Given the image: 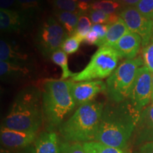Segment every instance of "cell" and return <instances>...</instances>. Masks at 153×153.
Segmentation results:
<instances>
[{"mask_svg":"<svg viewBox=\"0 0 153 153\" xmlns=\"http://www.w3.org/2000/svg\"><path fill=\"white\" fill-rule=\"evenodd\" d=\"M152 72L147 67L141 66L137 70L129 101L135 110L141 113L152 100Z\"/></svg>","mask_w":153,"mask_h":153,"instance_id":"8","label":"cell"},{"mask_svg":"<svg viewBox=\"0 0 153 153\" xmlns=\"http://www.w3.org/2000/svg\"><path fill=\"white\" fill-rule=\"evenodd\" d=\"M53 5L57 11H70L82 14L77 0H53Z\"/></svg>","mask_w":153,"mask_h":153,"instance_id":"25","label":"cell"},{"mask_svg":"<svg viewBox=\"0 0 153 153\" xmlns=\"http://www.w3.org/2000/svg\"><path fill=\"white\" fill-rule=\"evenodd\" d=\"M140 115L129 101L120 103L110 101L103 110L96 141L115 148H126Z\"/></svg>","mask_w":153,"mask_h":153,"instance_id":"1","label":"cell"},{"mask_svg":"<svg viewBox=\"0 0 153 153\" xmlns=\"http://www.w3.org/2000/svg\"><path fill=\"white\" fill-rule=\"evenodd\" d=\"M133 133L135 145L153 142V103L141 111Z\"/></svg>","mask_w":153,"mask_h":153,"instance_id":"12","label":"cell"},{"mask_svg":"<svg viewBox=\"0 0 153 153\" xmlns=\"http://www.w3.org/2000/svg\"><path fill=\"white\" fill-rule=\"evenodd\" d=\"M129 32L128 28L126 23L120 17L114 24L109 25L108 31L105 37L102 40L97 42L96 45L99 47L111 46L115 45L119 40Z\"/></svg>","mask_w":153,"mask_h":153,"instance_id":"18","label":"cell"},{"mask_svg":"<svg viewBox=\"0 0 153 153\" xmlns=\"http://www.w3.org/2000/svg\"><path fill=\"white\" fill-rule=\"evenodd\" d=\"M91 21L89 16L85 14L79 15V21L73 36H76L82 42H84L86 36L91 29Z\"/></svg>","mask_w":153,"mask_h":153,"instance_id":"24","label":"cell"},{"mask_svg":"<svg viewBox=\"0 0 153 153\" xmlns=\"http://www.w3.org/2000/svg\"><path fill=\"white\" fill-rule=\"evenodd\" d=\"M51 59L55 65L60 66L62 69L61 80H65L68 77H72L74 73H72L68 68V54L65 52H64L61 48L57 50L53 53Z\"/></svg>","mask_w":153,"mask_h":153,"instance_id":"20","label":"cell"},{"mask_svg":"<svg viewBox=\"0 0 153 153\" xmlns=\"http://www.w3.org/2000/svg\"><path fill=\"white\" fill-rule=\"evenodd\" d=\"M120 57L113 47H99L86 68L78 73H74L71 80L77 82L105 79L116 70Z\"/></svg>","mask_w":153,"mask_h":153,"instance_id":"6","label":"cell"},{"mask_svg":"<svg viewBox=\"0 0 153 153\" xmlns=\"http://www.w3.org/2000/svg\"><path fill=\"white\" fill-rule=\"evenodd\" d=\"M0 153H36L34 146H29L26 148L18 149V150H9L1 148Z\"/></svg>","mask_w":153,"mask_h":153,"instance_id":"33","label":"cell"},{"mask_svg":"<svg viewBox=\"0 0 153 153\" xmlns=\"http://www.w3.org/2000/svg\"><path fill=\"white\" fill-rule=\"evenodd\" d=\"M152 40H153V36H152Z\"/></svg>","mask_w":153,"mask_h":153,"instance_id":"40","label":"cell"},{"mask_svg":"<svg viewBox=\"0 0 153 153\" xmlns=\"http://www.w3.org/2000/svg\"><path fill=\"white\" fill-rule=\"evenodd\" d=\"M42 104L47 123L53 127H59L76 106L70 91V81L46 80L42 91Z\"/></svg>","mask_w":153,"mask_h":153,"instance_id":"4","label":"cell"},{"mask_svg":"<svg viewBox=\"0 0 153 153\" xmlns=\"http://www.w3.org/2000/svg\"><path fill=\"white\" fill-rule=\"evenodd\" d=\"M119 17L117 14L108 15L100 10H89V18L93 24L111 25L117 22Z\"/></svg>","mask_w":153,"mask_h":153,"instance_id":"22","label":"cell"},{"mask_svg":"<svg viewBox=\"0 0 153 153\" xmlns=\"http://www.w3.org/2000/svg\"><path fill=\"white\" fill-rule=\"evenodd\" d=\"M0 59L1 61L28 65V55L19 49L14 44L1 39L0 41Z\"/></svg>","mask_w":153,"mask_h":153,"instance_id":"16","label":"cell"},{"mask_svg":"<svg viewBox=\"0 0 153 153\" xmlns=\"http://www.w3.org/2000/svg\"><path fill=\"white\" fill-rule=\"evenodd\" d=\"M104 108V104L98 101L79 106L71 117L59 126L61 135L68 142L96 141Z\"/></svg>","mask_w":153,"mask_h":153,"instance_id":"3","label":"cell"},{"mask_svg":"<svg viewBox=\"0 0 153 153\" xmlns=\"http://www.w3.org/2000/svg\"><path fill=\"white\" fill-rule=\"evenodd\" d=\"M84 146L87 153H130L126 148H115L97 141L85 143Z\"/></svg>","mask_w":153,"mask_h":153,"instance_id":"21","label":"cell"},{"mask_svg":"<svg viewBox=\"0 0 153 153\" xmlns=\"http://www.w3.org/2000/svg\"><path fill=\"white\" fill-rule=\"evenodd\" d=\"M108 26H109V25L107 24H93L91 29L98 33L99 38H100L99 41H100L106 36L108 29Z\"/></svg>","mask_w":153,"mask_h":153,"instance_id":"31","label":"cell"},{"mask_svg":"<svg viewBox=\"0 0 153 153\" xmlns=\"http://www.w3.org/2000/svg\"><path fill=\"white\" fill-rule=\"evenodd\" d=\"M79 3L87 4L91 5L94 2V0H77Z\"/></svg>","mask_w":153,"mask_h":153,"instance_id":"37","label":"cell"},{"mask_svg":"<svg viewBox=\"0 0 153 153\" xmlns=\"http://www.w3.org/2000/svg\"><path fill=\"white\" fill-rule=\"evenodd\" d=\"M120 7V3L114 0H99L94 1L90 6V9L100 10L108 15H113L116 14Z\"/></svg>","mask_w":153,"mask_h":153,"instance_id":"23","label":"cell"},{"mask_svg":"<svg viewBox=\"0 0 153 153\" xmlns=\"http://www.w3.org/2000/svg\"><path fill=\"white\" fill-rule=\"evenodd\" d=\"M133 153H153V142L145 143Z\"/></svg>","mask_w":153,"mask_h":153,"instance_id":"34","label":"cell"},{"mask_svg":"<svg viewBox=\"0 0 153 153\" xmlns=\"http://www.w3.org/2000/svg\"><path fill=\"white\" fill-rule=\"evenodd\" d=\"M60 153H87L84 143L65 142L60 145Z\"/></svg>","mask_w":153,"mask_h":153,"instance_id":"26","label":"cell"},{"mask_svg":"<svg viewBox=\"0 0 153 153\" xmlns=\"http://www.w3.org/2000/svg\"><path fill=\"white\" fill-rule=\"evenodd\" d=\"M30 72L28 65L0 62V76L4 81H15L26 76Z\"/></svg>","mask_w":153,"mask_h":153,"instance_id":"17","label":"cell"},{"mask_svg":"<svg viewBox=\"0 0 153 153\" xmlns=\"http://www.w3.org/2000/svg\"><path fill=\"white\" fill-rule=\"evenodd\" d=\"M43 119L42 92L37 87L30 86L16 95L1 126L37 133Z\"/></svg>","mask_w":153,"mask_h":153,"instance_id":"2","label":"cell"},{"mask_svg":"<svg viewBox=\"0 0 153 153\" xmlns=\"http://www.w3.org/2000/svg\"><path fill=\"white\" fill-rule=\"evenodd\" d=\"M37 133L17 131L1 126L0 140L4 148L18 150L26 148L35 142Z\"/></svg>","mask_w":153,"mask_h":153,"instance_id":"11","label":"cell"},{"mask_svg":"<svg viewBox=\"0 0 153 153\" xmlns=\"http://www.w3.org/2000/svg\"><path fill=\"white\" fill-rule=\"evenodd\" d=\"M143 57L145 66L153 72V42L143 47Z\"/></svg>","mask_w":153,"mask_h":153,"instance_id":"29","label":"cell"},{"mask_svg":"<svg viewBox=\"0 0 153 153\" xmlns=\"http://www.w3.org/2000/svg\"><path fill=\"white\" fill-rule=\"evenodd\" d=\"M152 103H153V92H152Z\"/></svg>","mask_w":153,"mask_h":153,"instance_id":"39","label":"cell"},{"mask_svg":"<svg viewBox=\"0 0 153 153\" xmlns=\"http://www.w3.org/2000/svg\"><path fill=\"white\" fill-rule=\"evenodd\" d=\"M152 92H153V72H152Z\"/></svg>","mask_w":153,"mask_h":153,"instance_id":"38","label":"cell"},{"mask_svg":"<svg viewBox=\"0 0 153 153\" xmlns=\"http://www.w3.org/2000/svg\"><path fill=\"white\" fill-rule=\"evenodd\" d=\"M81 43L82 41L78 39L76 36H69L63 42L62 46H61V49L64 52H65L67 54H72V53H76L78 51Z\"/></svg>","mask_w":153,"mask_h":153,"instance_id":"27","label":"cell"},{"mask_svg":"<svg viewBox=\"0 0 153 153\" xmlns=\"http://www.w3.org/2000/svg\"><path fill=\"white\" fill-rule=\"evenodd\" d=\"M118 1L128 5H135L139 2L140 0H118Z\"/></svg>","mask_w":153,"mask_h":153,"instance_id":"36","label":"cell"},{"mask_svg":"<svg viewBox=\"0 0 153 153\" xmlns=\"http://www.w3.org/2000/svg\"><path fill=\"white\" fill-rule=\"evenodd\" d=\"M54 15L57 22L62 25L69 36H73L77 26L79 14L70 11L56 10Z\"/></svg>","mask_w":153,"mask_h":153,"instance_id":"19","label":"cell"},{"mask_svg":"<svg viewBox=\"0 0 153 153\" xmlns=\"http://www.w3.org/2000/svg\"><path fill=\"white\" fill-rule=\"evenodd\" d=\"M119 16L126 23L129 31L140 36L143 47L150 43L153 36V20L147 19L136 8L132 7L120 11Z\"/></svg>","mask_w":153,"mask_h":153,"instance_id":"9","label":"cell"},{"mask_svg":"<svg viewBox=\"0 0 153 153\" xmlns=\"http://www.w3.org/2000/svg\"><path fill=\"white\" fill-rule=\"evenodd\" d=\"M16 0H0V8L1 9H9Z\"/></svg>","mask_w":153,"mask_h":153,"instance_id":"35","label":"cell"},{"mask_svg":"<svg viewBox=\"0 0 153 153\" xmlns=\"http://www.w3.org/2000/svg\"><path fill=\"white\" fill-rule=\"evenodd\" d=\"M41 0H16V3L22 11H30L37 9Z\"/></svg>","mask_w":153,"mask_h":153,"instance_id":"30","label":"cell"},{"mask_svg":"<svg viewBox=\"0 0 153 153\" xmlns=\"http://www.w3.org/2000/svg\"><path fill=\"white\" fill-rule=\"evenodd\" d=\"M27 23L26 14L9 9L0 10V29L1 32H20L26 28Z\"/></svg>","mask_w":153,"mask_h":153,"instance_id":"13","label":"cell"},{"mask_svg":"<svg viewBox=\"0 0 153 153\" xmlns=\"http://www.w3.org/2000/svg\"><path fill=\"white\" fill-rule=\"evenodd\" d=\"M69 35L62 25L53 17H48L42 23L36 36L38 51L45 57H51L55 51L60 49Z\"/></svg>","mask_w":153,"mask_h":153,"instance_id":"7","label":"cell"},{"mask_svg":"<svg viewBox=\"0 0 153 153\" xmlns=\"http://www.w3.org/2000/svg\"><path fill=\"white\" fill-rule=\"evenodd\" d=\"M143 65L141 57L126 60L106 80V93L109 100L120 103L129 99L137 70Z\"/></svg>","mask_w":153,"mask_h":153,"instance_id":"5","label":"cell"},{"mask_svg":"<svg viewBox=\"0 0 153 153\" xmlns=\"http://www.w3.org/2000/svg\"><path fill=\"white\" fill-rule=\"evenodd\" d=\"M141 43L140 36L129 31L112 47L117 51L120 57L131 60L135 58L138 53Z\"/></svg>","mask_w":153,"mask_h":153,"instance_id":"14","label":"cell"},{"mask_svg":"<svg viewBox=\"0 0 153 153\" xmlns=\"http://www.w3.org/2000/svg\"><path fill=\"white\" fill-rule=\"evenodd\" d=\"M136 9L147 19H153V0H140Z\"/></svg>","mask_w":153,"mask_h":153,"instance_id":"28","label":"cell"},{"mask_svg":"<svg viewBox=\"0 0 153 153\" xmlns=\"http://www.w3.org/2000/svg\"><path fill=\"white\" fill-rule=\"evenodd\" d=\"M36 153H60L58 137L54 131L40 134L34 142Z\"/></svg>","mask_w":153,"mask_h":153,"instance_id":"15","label":"cell"},{"mask_svg":"<svg viewBox=\"0 0 153 153\" xmlns=\"http://www.w3.org/2000/svg\"><path fill=\"white\" fill-rule=\"evenodd\" d=\"M99 39L100 38H99L98 33L94 31V30L91 29L90 31L86 36L84 42L85 43L88 44V45H96L97 42L99 41Z\"/></svg>","mask_w":153,"mask_h":153,"instance_id":"32","label":"cell"},{"mask_svg":"<svg viewBox=\"0 0 153 153\" xmlns=\"http://www.w3.org/2000/svg\"><path fill=\"white\" fill-rule=\"evenodd\" d=\"M70 81V91L76 105L81 106L92 100L99 94L106 90V84L101 80L73 82Z\"/></svg>","mask_w":153,"mask_h":153,"instance_id":"10","label":"cell"}]
</instances>
